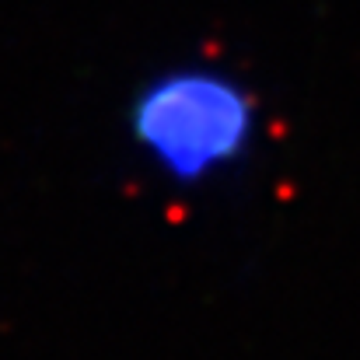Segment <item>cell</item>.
<instances>
[{
  "label": "cell",
  "instance_id": "6da1fadb",
  "mask_svg": "<svg viewBox=\"0 0 360 360\" xmlns=\"http://www.w3.org/2000/svg\"><path fill=\"white\" fill-rule=\"evenodd\" d=\"M126 133L133 154L165 186L207 189L252 158L259 98L228 67L175 63L133 91Z\"/></svg>",
  "mask_w": 360,
  "mask_h": 360
}]
</instances>
